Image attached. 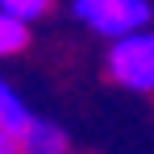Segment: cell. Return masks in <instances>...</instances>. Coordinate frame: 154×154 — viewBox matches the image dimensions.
<instances>
[{"instance_id": "cell-1", "label": "cell", "mask_w": 154, "mask_h": 154, "mask_svg": "<svg viewBox=\"0 0 154 154\" xmlns=\"http://www.w3.org/2000/svg\"><path fill=\"white\" fill-rule=\"evenodd\" d=\"M108 79L125 92H154V29H129L117 33L108 46Z\"/></svg>"}, {"instance_id": "cell-2", "label": "cell", "mask_w": 154, "mask_h": 154, "mask_svg": "<svg viewBox=\"0 0 154 154\" xmlns=\"http://www.w3.org/2000/svg\"><path fill=\"white\" fill-rule=\"evenodd\" d=\"M75 17L104 38H117V33L150 25L154 8L150 0H75Z\"/></svg>"}, {"instance_id": "cell-3", "label": "cell", "mask_w": 154, "mask_h": 154, "mask_svg": "<svg viewBox=\"0 0 154 154\" xmlns=\"http://www.w3.org/2000/svg\"><path fill=\"white\" fill-rule=\"evenodd\" d=\"M21 154H67V133L54 121H29L21 133Z\"/></svg>"}, {"instance_id": "cell-4", "label": "cell", "mask_w": 154, "mask_h": 154, "mask_svg": "<svg viewBox=\"0 0 154 154\" xmlns=\"http://www.w3.org/2000/svg\"><path fill=\"white\" fill-rule=\"evenodd\" d=\"M29 121H33V117H29L25 100H21V96H17V92H13V88L0 79V125H4V129H13V133H25Z\"/></svg>"}, {"instance_id": "cell-5", "label": "cell", "mask_w": 154, "mask_h": 154, "mask_svg": "<svg viewBox=\"0 0 154 154\" xmlns=\"http://www.w3.org/2000/svg\"><path fill=\"white\" fill-rule=\"evenodd\" d=\"M25 46H29V25L21 21V17H13V13L0 8V58L21 54Z\"/></svg>"}, {"instance_id": "cell-6", "label": "cell", "mask_w": 154, "mask_h": 154, "mask_svg": "<svg viewBox=\"0 0 154 154\" xmlns=\"http://www.w3.org/2000/svg\"><path fill=\"white\" fill-rule=\"evenodd\" d=\"M50 4H54V0H0V8L13 13V17H21L25 25H29V21H38V17H46Z\"/></svg>"}, {"instance_id": "cell-7", "label": "cell", "mask_w": 154, "mask_h": 154, "mask_svg": "<svg viewBox=\"0 0 154 154\" xmlns=\"http://www.w3.org/2000/svg\"><path fill=\"white\" fill-rule=\"evenodd\" d=\"M0 154H21V133L0 125Z\"/></svg>"}]
</instances>
